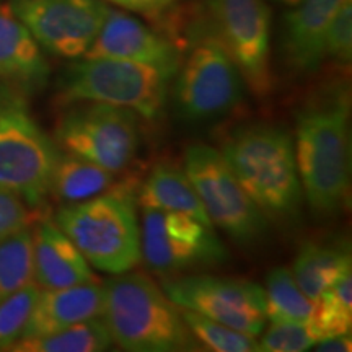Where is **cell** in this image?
Here are the masks:
<instances>
[{
	"label": "cell",
	"mask_w": 352,
	"mask_h": 352,
	"mask_svg": "<svg viewBox=\"0 0 352 352\" xmlns=\"http://www.w3.org/2000/svg\"><path fill=\"white\" fill-rule=\"evenodd\" d=\"M324 56L341 65H349L352 59V0H346L338 10L324 41Z\"/></svg>",
	"instance_id": "29"
},
{
	"label": "cell",
	"mask_w": 352,
	"mask_h": 352,
	"mask_svg": "<svg viewBox=\"0 0 352 352\" xmlns=\"http://www.w3.org/2000/svg\"><path fill=\"white\" fill-rule=\"evenodd\" d=\"M349 88L333 82L297 113L296 160L303 199L316 217H336L351 191Z\"/></svg>",
	"instance_id": "1"
},
{
	"label": "cell",
	"mask_w": 352,
	"mask_h": 352,
	"mask_svg": "<svg viewBox=\"0 0 352 352\" xmlns=\"http://www.w3.org/2000/svg\"><path fill=\"white\" fill-rule=\"evenodd\" d=\"M173 0H122V6L127 10L144 13V15L155 16L158 13L166 10Z\"/></svg>",
	"instance_id": "31"
},
{
	"label": "cell",
	"mask_w": 352,
	"mask_h": 352,
	"mask_svg": "<svg viewBox=\"0 0 352 352\" xmlns=\"http://www.w3.org/2000/svg\"><path fill=\"white\" fill-rule=\"evenodd\" d=\"M103 318L113 344L131 352L199 351L179 314L144 272H121L103 284Z\"/></svg>",
	"instance_id": "3"
},
{
	"label": "cell",
	"mask_w": 352,
	"mask_h": 352,
	"mask_svg": "<svg viewBox=\"0 0 352 352\" xmlns=\"http://www.w3.org/2000/svg\"><path fill=\"white\" fill-rule=\"evenodd\" d=\"M183 164L214 227L245 246L264 239L267 217L246 195L217 148L208 144L189 145Z\"/></svg>",
	"instance_id": "7"
},
{
	"label": "cell",
	"mask_w": 352,
	"mask_h": 352,
	"mask_svg": "<svg viewBox=\"0 0 352 352\" xmlns=\"http://www.w3.org/2000/svg\"><path fill=\"white\" fill-rule=\"evenodd\" d=\"M56 139L64 152L118 175L139 151L138 114L107 103H76L60 120Z\"/></svg>",
	"instance_id": "9"
},
{
	"label": "cell",
	"mask_w": 352,
	"mask_h": 352,
	"mask_svg": "<svg viewBox=\"0 0 352 352\" xmlns=\"http://www.w3.org/2000/svg\"><path fill=\"white\" fill-rule=\"evenodd\" d=\"M316 342L318 336L310 321H294L271 323L258 346L264 352H303L311 349Z\"/></svg>",
	"instance_id": "28"
},
{
	"label": "cell",
	"mask_w": 352,
	"mask_h": 352,
	"mask_svg": "<svg viewBox=\"0 0 352 352\" xmlns=\"http://www.w3.org/2000/svg\"><path fill=\"white\" fill-rule=\"evenodd\" d=\"M223 160L246 195L267 219H300L303 191L294 139L284 127L256 122L235 129L220 147Z\"/></svg>",
	"instance_id": "2"
},
{
	"label": "cell",
	"mask_w": 352,
	"mask_h": 352,
	"mask_svg": "<svg viewBox=\"0 0 352 352\" xmlns=\"http://www.w3.org/2000/svg\"><path fill=\"white\" fill-rule=\"evenodd\" d=\"M103 284L90 283L74 287L41 290L21 338L56 333L103 314Z\"/></svg>",
	"instance_id": "18"
},
{
	"label": "cell",
	"mask_w": 352,
	"mask_h": 352,
	"mask_svg": "<svg viewBox=\"0 0 352 352\" xmlns=\"http://www.w3.org/2000/svg\"><path fill=\"white\" fill-rule=\"evenodd\" d=\"M116 173L72 153H59L52 171L51 191L64 204H76L109 191Z\"/></svg>",
	"instance_id": "21"
},
{
	"label": "cell",
	"mask_w": 352,
	"mask_h": 352,
	"mask_svg": "<svg viewBox=\"0 0 352 352\" xmlns=\"http://www.w3.org/2000/svg\"><path fill=\"white\" fill-rule=\"evenodd\" d=\"M179 308V307H178ZM179 314L201 349L214 352H256L259 351L256 336L236 331L220 321L179 308Z\"/></svg>",
	"instance_id": "26"
},
{
	"label": "cell",
	"mask_w": 352,
	"mask_h": 352,
	"mask_svg": "<svg viewBox=\"0 0 352 352\" xmlns=\"http://www.w3.org/2000/svg\"><path fill=\"white\" fill-rule=\"evenodd\" d=\"M104 2L114 3V6H118V7H124V6H122V0H104Z\"/></svg>",
	"instance_id": "34"
},
{
	"label": "cell",
	"mask_w": 352,
	"mask_h": 352,
	"mask_svg": "<svg viewBox=\"0 0 352 352\" xmlns=\"http://www.w3.org/2000/svg\"><path fill=\"white\" fill-rule=\"evenodd\" d=\"M352 341L351 334H344V336H334L328 338V340H323L316 342V351L321 352H349L352 349Z\"/></svg>",
	"instance_id": "32"
},
{
	"label": "cell",
	"mask_w": 352,
	"mask_h": 352,
	"mask_svg": "<svg viewBox=\"0 0 352 352\" xmlns=\"http://www.w3.org/2000/svg\"><path fill=\"white\" fill-rule=\"evenodd\" d=\"M113 347V338L101 316L72 324L43 336L20 338L10 352H103Z\"/></svg>",
	"instance_id": "22"
},
{
	"label": "cell",
	"mask_w": 352,
	"mask_h": 352,
	"mask_svg": "<svg viewBox=\"0 0 352 352\" xmlns=\"http://www.w3.org/2000/svg\"><path fill=\"white\" fill-rule=\"evenodd\" d=\"M346 0H300L284 19L283 51L294 74L308 76L327 59L329 25Z\"/></svg>",
	"instance_id": "15"
},
{
	"label": "cell",
	"mask_w": 352,
	"mask_h": 352,
	"mask_svg": "<svg viewBox=\"0 0 352 352\" xmlns=\"http://www.w3.org/2000/svg\"><path fill=\"white\" fill-rule=\"evenodd\" d=\"M47 78L50 64L41 46L10 6L0 3V80L34 94L46 85Z\"/></svg>",
	"instance_id": "17"
},
{
	"label": "cell",
	"mask_w": 352,
	"mask_h": 352,
	"mask_svg": "<svg viewBox=\"0 0 352 352\" xmlns=\"http://www.w3.org/2000/svg\"><path fill=\"white\" fill-rule=\"evenodd\" d=\"M228 258L214 227L191 215L142 208L140 259L158 276L210 267Z\"/></svg>",
	"instance_id": "10"
},
{
	"label": "cell",
	"mask_w": 352,
	"mask_h": 352,
	"mask_svg": "<svg viewBox=\"0 0 352 352\" xmlns=\"http://www.w3.org/2000/svg\"><path fill=\"white\" fill-rule=\"evenodd\" d=\"M33 283V232L16 233L0 243V302Z\"/></svg>",
	"instance_id": "25"
},
{
	"label": "cell",
	"mask_w": 352,
	"mask_h": 352,
	"mask_svg": "<svg viewBox=\"0 0 352 352\" xmlns=\"http://www.w3.org/2000/svg\"><path fill=\"white\" fill-rule=\"evenodd\" d=\"M351 263L346 240H307L298 250L292 274L302 292L315 303L329 285L352 271Z\"/></svg>",
	"instance_id": "19"
},
{
	"label": "cell",
	"mask_w": 352,
	"mask_h": 352,
	"mask_svg": "<svg viewBox=\"0 0 352 352\" xmlns=\"http://www.w3.org/2000/svg\"><path fill=\"white\" fill-rule=\"evenodd\" d=\"M83 57H109L155 65L178 72L182 65L178 46L142 21L109 7L98 36Z\"/></svg>",
	"instance_id": "14"
},
{
	"label": "cell",
	"mask_w": 352,
	"mask_h": 352,
	"mask_svg": "<svg viewBox=\"0 0 352 352\" xmlns=\"http://www.w3.org/2000/svg\"><path fill=\"white\" fill-rule=\"evenodd\" d=\"M264 300L270 323L310 321L315 310V303L298 287L292 271L284 266L274 267L267 274Z\"/></svg>",
	"instance_id": "23"
},
{
	"label": "cell",
	"mask_w": 352,
	"mask_h": 352,
	"mask_svg": "<svg viewBox=\"0 0 352 352\" xmlns=\"http://www.w3.org/2000/svg\"><path fill=\"white\" fill-rule=\"evenodd\" d=\"M23 96L12 87L0 90V188L20 196L32 208L41 206L51 191L57 157Z\"/></svg>",
	"instance_id": "6"
},
{
	"label": "cell",
	"mask_w": 352,
	"mask_h": 352,
	"mask_svg": "<svg viewBox=\"0 0 352 352\" xmlns=\"http://www.w3.org/2000/svg\"><path fill=\"white\" fill-rule=\"evenodd\" d=\"M164 292L176 307L220 321L236 331L259 336L266 328L264 289L239 277L195 274L171 277Z\"/></svg>",
	"instance_id": "11"
},
{
	"label": "cell",
	"mask_w": 352,
	"mask_h": 352,
	"mask_svg": "<svg viewBox=\"0 0 352 352\" xmlns=\"http://www.w3.org/2000/svg\"><path fill=\"white\" fill-rule=\"evenodd\" d=\"M8 6L41 50L64 59L87 54L109 10L104 0H10Z\"/></svg>",
	"instance_id": "13"
},
{
	"label": "cell",
	"mask_w": 352,
	"mask_h": 352,
	"mask_svg": "<svg viewBox=\"0 0 352 352\" xmlns=\"http://www.w3.org/2000/svg\"><path fill=\"white\" fill-rule=\"evenodd\" d=\"M34 220L36 217L32 206L26 204L15 192L0 188V243L26 228H32Z\"/></svg>",
	"instance_id": "30"
},
{
	"label": "cell",
	"mask_w": 352,
	"mask_h": 352,
	"mask_svg": "<svg viewBox=\"0 0 352 352\" xmlns=\"http://www.w3.org/2000/svg\"><path fill=\"white\" fill-rule=\"evenodd\" d=\"M135 191L126 184L57 210L54 222L91 267L121 274L140 263Z\"/></svg>",
	"instance_id": "4"
},
{
	"label": "cell",
	"mask_w": 352,
	"mask_h": 352,
	"mask_svg": "<svg viewBox=\"0 0 352 352\" xmlns=\"http://www.w3.org/2000/svg\"><path fill=\"white\" fill-rule=\"evenodd\" d=\"M175 74L155 65L82 57L65 69L59 82L60 104L107 103L127 108L145 120H157L164 111L170 82Z\"/></svg>",
	"instance_id": "5"
},
{
	"label": "cell",
	"mask_w": 352,
	"mask_h": 352,
	"mask_svg": "<svg viewBox=\"0 0 352 352\" xmlns=\"http://www.w3.org/2000/svg\"><path fill=\"white\" fill-rule=\"evenodd\" d=\"M33 232V283L41 290L96 283L83 254L59 226L41 220Z\"/></svg>",
	"instance_id": "16"
},
{
	"label": "cell",
	"mask_w": 352,
	"mask_h": 352,
	"mask_svg": "<svg viewBox=\"0 0 352 352\" xmlns=\"http://www.w3.org/2000/svg\"><path fill=\"white\" fill-rule=\"evenodd\" d=\"M276 2H277V3H283L284 7H290V8H292V7H296L297 3L300 2V0H276Z\"/></svg>",
	"instance_id": "33"
},
{
	"label": "cell",
	"mask_w": 352,
	"mask_h": 352,
	"mask_svg": "<svg viewBox=\"0 0 352 352\" xmlns=\"http://www.w3.org/2000/svg\"><path fill=\"white\" fill-rule=\"evenodd\" d=\"M245 80L239 67L215 36H206L192 47L176 72L173 103L189 124L219 120L243 100Z\"/></svg>",
	"instance_id": "8"
},
{
	"label": "cell",
	"mask_w": 352,
	"mask_h": 352,
	"mask_svg": "<svg viewBox=\"0 0 352 352\" xmlns=\"http://www.w3.org/2000/svg\"><path fill=\"white\" fill-rule=\"evenodd\" d=\"M318 342L352 331V271L321 294L310 320Z\"/></svg>",
	"instance_id": "24"
},
{
	"label": "cell",
	"mask_w": 352,
	"mask_h": 352,
	"mask_svg": "<svg viewBox=\"0 0 352 352\" xmlns=\"http://www.w3.org/2000/svg\"><path fill=\"white\" fill-rule=\"evenodd\" d=\"M135 199L140 208L186 214L214 227L184 170L171 164L157 165L135 191Z\"/></svg>",
	"instance_id": "20"
},
{
	"label": "cell",
	"mask_w": 352,
	"mask_h": 352,
	"mask_svg": "<svg viewBox=\"0 0 352 352\" xmlns=\"http://www.w3.org/2000/svg\"><path fill=\"white\" fill-rule=\"evenodd\" d=\"M41 289L32 283L0 302V351H7L25 331Z\"/></svg>",
	"instance_id": "27"
},
{
	"label": "cell",
	"mask_w": 352,
	"mask_h": 352,
	"mask_svg": "<svg viewBox=\"0 0 352 352\" xmlns=\"http://www.w3.org/2000/svg\"><path fill=\"white\" fill-rule=\"evenodd\" d=\"M215 38L259 98L271 91V13L266 0H208Z\"/></svg>",
	"instance_id": "12"
}]
</instances>
